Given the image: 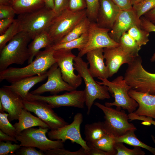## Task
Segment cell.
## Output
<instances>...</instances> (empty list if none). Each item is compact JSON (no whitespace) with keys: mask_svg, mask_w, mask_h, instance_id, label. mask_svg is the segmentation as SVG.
Wrapping results in <instances>:
<instances>
[{"mask_svg":"<svg viewBox=\"0 0 155 155\" xmlns=\"http://www.w3.org/2000/svg\"><path fill=\"white\" fill-rule=\"evenodd\" d=\"M54 52L46 48L40 51L28 65L21 68L10 67L0 71V82L5 80L11 83L22 79L44 74L56 63Z\"/></svg>","mask_w":155,"mask_h":155,"instance_id":"1","label":"cell"},{"mask_svg":"<svg viewBox=\"0 0 155 155\" xmlns=\"http://www.w3.org/2000/svg\"><path fill=\"white\" fill-rule=\"evenodd\" d=\"M31 39L28 34L21 31L9 42L0 51V71L12 64L22 65L28 60V44Z\"/></svg>","mask_w":155,"mask_h":155,"instance_id":"2","label":"cell"},{"mask_svg":"<svg viewBox=\"0 0 155 155\" xmlns=\"http://www.w3.org/2000/svg\"><path fill=\"white\" fill-rule=\"evenodd\" d=\"M74 61L75 70L83 79L85 84L84 90L85 104L87 108V114L88 115L95 100H103L111 98L108 88L105 85L99 84L94 80L89 71L88 63L84 61L82 57L76 56Z\"/></svg>","mask_w":155,"mask_h":155,"instance_id":"3","label":"cell"},{"mask_svg":"<svg viewBox=\"0 0 155 155\" xmlns=\"http://www.w3.org/2000/svg\"><path fill=\"white\" fill-rule=\"evenodd\" d=\"M141 57H134L128 64L124 79L131 88L155 95V73L146 70L142 65Z\"/></svg>","mask_w":155,"mask_h":155,"instance_id":"4","label":"cell"},{"mask_svg":"<svg viewBox=\"0 0 155 155\" xmlns=\"http://www.w3.org/2000/svg\"><path fill=\"white\" fill-rule=\"evenodd\" d=\"M57 16L53 10L45 6L33 11L19 15L17 19L22 31L27 33L33 39L42 32L47 31Z\"/></svg>","mask_w":155,"mask_h":155,"instance_id":"5","label":"cell"},{"mask_svg":"<svg viewBox=\"0 0 155 155\" xmlns=\"http://www.w3.org/2000/svg\"><path fill=\"white\" fill-rule=\"evenodd\" d=\"M101 82L96 81L101 85L106 86L109 92L113 94L115 101L112 102H106L105 105L111 107L115 106L117 108L126 110L129 113H133L138 107V104L128 94L129 90L132 89L127 83L123 76H119L111 82L107 79L98 78Z\"/></svg>","mask_w":155,"mask_h":155,"instance_id":"6","label":"cell"},{"mask_svg":"<svg viewBox=\"0 0 155 155\" xmlns=\"http://www.w3.org/2000/svg\"><path fill=\"white\" fill-rule=\"evenodd\" d=\"M94 104L104 114V123L107 133L114 137H117L128 131L137 130L133 123H129L128 115L124 111L121 110V108L115 109L97 102Z\"/></svg>","mask_w":155,"mask_h":155,"instance_id":"7","label":"cell"},{"mask_svg":"<svg viewBox=\"0 0 155 155\" xmlns=\"http://www.w3.org/2000/svg\"><path fill=\"white\" fill-rule=\"evenodd\" d=\"M86 16V9L72 11L67 9L57 16L47 31L52 44L58 43Z\"/></svg>","mask_w":155,"mask_h":155,"instance_id":"8","label":"cell"},{"mask_svg":"<svg viewBox=\"0 0 155 155\" xmlns=\"http://www.w3.org/2000/svg\"><path fill=\"white\" fill-rule=\"evenodd\" d=\"M48 127H39L38 128H30L25 129L15 138L20 142V146H28L36 148L44 152L58 148H63L64 145L61 140H52L46 135Z\"/></svg>","mask_w":155,"mask_h":155,"instance_id":"9","label":"cell"},{"mask_svg":"<svg viewBox=\"0 0 155 155\" xmlns=\"http://www.w3.org/2000/svg\"><path fill=\"white\" fill-rule=\"evenodd\" d=\"M27 100L43 101L49 104L53 108L61 106L82 108L85 104L84 91L76 90L61 95L56 94L47 96L32 94L29 92Z\"/></svg>","mask_w":155,"mask_h":155,"instance_id":"10","label":"cell"},{"mask_svg":"<svg viewBox=\"0 0 155 155\" xmlns=\"http://www.w3.org/2000/svg\"><path fill=\"white\" fill-rule=\"evenodd\" d=\"M83 121L82 113H77L74 117L73 121L70 124L48 131L47 133L49 139L52 140H61L63 143L67 140H69L72 143L80 145L86 153L89 151L90 148L86 141L82 137L80 131V125Z\"/></svg>","mask_w":155,"mask_h":155,"instance_id":"11","label":"cell"},{"mask_svg":"<svg viewBox=\"0 0 155 155\" xmlns=\"http://www.w3.org/2000/svg\"><path fill=\"white\" fill-rule=\"evenodd\" d=\"M110 30L99 27L96 22H91L88 31L87 42L84 48L79 51L78 56L82 57L88 52L95 49L119 46V43L109 36Z\"/></svg>","mask_w":155,"mask_h":155,"instance_id":"12","label":"cell"},{"mask_svg":"<svg viewBox=\"0 0 155 155\" xmlns=\"http://www.w3.org/2000/svg\"><path fill=\"white\" fill-rule=\"evenodd\" d=\"M23 104L24 108L34 113L48 125L51 130L57 129L68 124L46 102L37 100H23Z\"/></svg>","mask_w":155,"mask_h":155,"instance_id":"13","label":"cell"},{"mask_svg":"<svg viewBox=\"0 0 155 155\" xmlns=\"http://www.w3.org/2000/svg\"><path fill=\"white\" fill-rule=\"evenodd\" d=\"M54 56L60 69L63 80L75 89L82 82V78L74 72V60L75 57L71 50L55 51Z\"/></svg>","mask_w":155,"mask_h":155,"instance_id":"14","label":"cell"},{"mask_svg":"<svg viewBox=\"0 0 155 155\" xmlns=\"http://www.w3.org/2000/svg\"><path fill=\"white\" fill-rule=\"evenodd\" d=\"M48 72L47 82L30 93L40 95L49 92L51 94H56L63 91L69 92L76 90L63 80L60 69L57 63L49 68Z\"/></svg>","mask_w":155,"mask_h":155,"instance_id":"15","label":"cell"},{"mask_svg":"<svg viewBox=\"0 0 155 155\" xmlns=\"http://www.w3.org/2000/svg\"><path fill=\"white\" fill-rule=\"evenodd\" d=\"M135 25L140 26V20L133 8L129 9L121 10L109 32V35L114 40L119 43L122 35Z\"/></svg>","mask_w":155,"mask_h":155,"instance_id":"16","label":"cell"},{"mask_svg":"<svg viewBox=\"0 0 155 155\" xmlns=\"http://www.w3.org/2000/svg\"><path fill=\"white\" fill-rule=\"evenodd\" d=\"M23 99L10 89L3 86L0 88V101L4 111L8 113L10 122L18 119L22 110L24 108Z\"/></svg>","mask_w":155,"mask_h":155,"instance_id":"17","label":"cell"},{"mask_svg":"<svg viewBox=\"0 0 155 155\" xmlns=\"http://www.w3.org/2000/svg\"><path fill=\"white\" fill-rule=\"evenodd\" d=\"M105 64L109 71V77L116 73L123 64L131 62L134 57L123 51L119 46L103 48Z\"/></svg>","mask_w":155,"mask_h":155,"instance_id":"18","label":"cell"},{"mask_svg":"<svg viewBox=\"0 0 155 155\" xmlns=\"http://www.w3.org/2000/svg\"><path fill=\"white\" fill-rule=\"evenodd\" d=\"M121 10L111 0H100L96 22L99 27L111 30Z\"/></svg>","mask_w":155,"mask_h":155,"instance_id":"19","label":"cell"},{"mask_svg":"<svg viewBox=\"0 0 155 155\" xmlns=\"http://www.w3.org/2000/svg\"><path fill=\"white\" fill-rule=\"evenodd\" d=\"M128 94L138 104V109L133 113L155 119V95L132 89L129 90Z\"/></svg>","mask_w":155,"mask_h":155,"instance_id":"20","label":"cell"},{"mask_svg":"<svg viewBox=\"0 0 155 155\" xmlns=\"http://www.w3.org/2000/svg\"><path fill=\"white\" fill-rule=\"evenodd\" d=\"M86 55L90 65L88 69L92 76L94 78L108 79L109 77V71L104 63L103 49L92 50Z\"/></svg>","mask_w":155,"mask_h":155,"instance_id":"21","label":"cell"},{"mask_svg":"<svg viewBox=\"0 0 155 155\" xmlns=\"http://www.w3.org/2000/svg\"><path fill=\"white\" fill-rule=\"evenodd\" d=\"M48 71L43 74L28 77L16 81L10 85L4 86L20 96L24 100H26L29 91L35 85L47 78Z\"/></svg>","mask_w":155,"mask_h":155,"instance_id":"22","label":"cell"},{"mask_svg":"<svg viewBox=\"0 0 155 155\" xmlns=\"http://www.w3.org/2000/svg\"><path fill=\"white\" fill-rule=\"evenodd\" d=\"M18 120V122L13 125L16 129L17 135L25 129L35 126L49 128L39 117L33 115L30 111L24 108L22 110Z\"/></svg>","mask_w":155,"mask_h":155,"instance_id":"23","label":"cell"},{"mask_svg":"<svg viewBox=\"0 0 155 155\" xmlns=\"http://www.w3.org/2000/svg\"><path fill=\"white\" fill-rule=\"evenodd\" d=\"M28 45L30 57L28 60V64L33 60L34 57L40 50L47 48L53 44L46 31H43L37 35Z\"/></svg>","mask_w":155,"mask_h":155,"instance_id":"24","label":"cell"},{"mask_svg":"<svg viewBox=\"0 0 155 155\" xmlns=\"http://www.w3.org/2000/svg\"><path fill=\"white\" fill-rule=\"evenodd\" d=\"M11 5L18 15L33 11L45 6L44 0H15Z\"/></svg>","mask_w":155,"mask_h":155,"instance_id":"25","label":"cell"},{"mask_svg":"<svg viewBox=\"0 0 155 155\" xmlns=\"http://www.w3.org/2000/svg\"><path fill=\"white\" fill-rule=\"evenodd\" d=\"M107 133L104 122L98 121L87 124L84 127L85 140L87 142L96 141Z\"/></svg>","mask_w":155,"mask_h":155,"instance_id":"26","label":"cell"},{"mask_svg":"<svg viewBox=\"0 0 155 155\" xmlns=\"http://www.w3.org/2000/svg\"><path fill=\"white\" fill-rule=\"evenodd\" d=\"M88 40L87 32L78 38L64 43L53 44L46 48H48L54 51L60 49L71 50L76 49L80 51L85 46Z\"/></svg>","mask_w":155,"mask_h":155,"instance_id":"27","label":"cell"},{"mask_svg":"<svg viewBox=\"0 0 155 155\" xmlns=\"http://www.w3.org/2000/svg\"><path fill=\"white\" fill-rule=\"evenodd\" d=\"M89 147L95 148L116 155L117 152L114 148L115 143L114 137L107 133L100 139L91 142H87Z\"/></svg>","mask_w":155,"mask_h":155,"instance_id":"28","label":"cell"},{"mask_svg":"<svg viewBox=\"0 0 155 155\" xmlns=\"http://www.w3.org/2000/svg\"><path fill=\"white\" fill-rule=\"evenodd\" d=\"M91 22L87 16L85 17L57 43H64L78 38L88 32Z\"/></svg>","mask_w":155,"mask_h":155,"instance_id":"29","label":"cell"},{"mask_svg":"<svg viewBox=\"0 0 155 155\" xmlns=\"http://www.w3.org/2000/svg\"><path fill=\"white\" fill-rule=\"evenodd\" d=\"M119 43L122 49L127 54L133 57L139 55L138 52L141 46L127 32L121 36Z\"/></svg>","mask_w":155,"mask_h":155,"instance_id":"30","label":"cell"},{"mask_svg":"<svg viewBox=\"0 0 155 155\" xmlns=\"http://www.w3.org/2000/svg\"><path fill=\"white\" fill-rule=\"evenodd\" d=\"M114 139L115 142H121L133 146L140 147L147 150L155 155V148L141 141L137 138L134 131H128L121 136L114 137Z\"/></svg>","mask_w":155,"mask_h":155,"instance_id":"31","label":"cell"},{"mask_svg":"<svg viewBox=\"0 0 155 155\" xmlns=\"http://www.w3.org/2000/svg\"><path fill=\"white\" fill-rule=\"evenodd\" d=\"M20 23L17 19H14L13 22L5 30L0 36V51L16 35L21 32Z\"/></svg>","mask_w":155,"mask_h":155,"instance_id":"32","label":"cell"},{"mask_svg":"<svg viewBox=\"0 0 155 155\" xmlns=\"http://www.w3.org/2000/svg\"><path fill=\"white\" fill-rule=\"evenodd\" d=\"M127 32L141 46L145 45L149 41V32L135 25L129 29Z\"/></svg>","mask_w":155,"mask_h":155,"instance_id":"33","label":"cell"},{"mask_svg":"<svg viewBox=\"0 0 155 155\" xmlns=\"http://www.w3.org/2000/svg\"><path fill=\"white\" fill-rule=\"evenodd\" d=\"M121 142H115L114 148L116 151V155H144L145 152L141 147L134 146L133 149H130L126 147Z\"/></svg>","mask_w":155,"mask_h":155,"instance_id":"34","label":"cell"},{"mask_svg":"<svg viewBox=\"0 0 155 155\" xmlns=\"http://www.w3.org/2000/svg\"><path fill=\"white\" fill-rule=\"evenodd\" d=\"M8 115V113H0V129L5 133L15 137L17 135L16 129L9 121Z\"/></svg>","mask_w":155,"mask_h":155,"instance_id":"35","label":"cell"},{"mask_svg":"<svg viewBox=\"0 0 155 155\" xmlns=\"http://www.w3.org/2000/svg\"><path fill=\"white\" fill-rule=\"evenodd\" d=\"M155 7V0H144L132 6L138 18Z\"/></svg>","mask_w":155,"mask_h":155,"instance_id":"36","label":"cell"},{"mask_svg":"<svg viewBox=\"0 0 155 155\" xmlns=\"http://www.w3.org/2000/svg\"><path fill=\"white\" fill-rule=\"evenodd\" d=\"M99 0H86V16L91 22H96Z\"/></svg>","mask_w":155,"mask_h":155,"instance_id":"37","label":"cell"},{"mask_svg":"<svg viewBox=\"0 0 155 155\" xmlns=\"http://www.w3.org/2000/svg\"><path fill=\"white\" fill-rule=\"evenodd\" d=\"M43 152L46 155H87L85 150L82 147L77 151L74 152L61 148L50 150Z\"/></svg>","mask_w":155,"mask_h":155,"instance_id":"38","label":"cell"},{"mask_svg":"<svg viewBox=\"0 0 155 155\" xmlns=\"http://www.w3.org/2000/svg\"><path fill=\"white\" fill-rule=\"evenodd\" d=\"M20 146V144H12L11 141L0 142V155H7L9 153L13 154L18 149Z\"/></svg>","mask_w":155,"mask_h":155,"instance_id":"39","label":"cell"},{"mask_svg":"<svg viewBox=\"0 0 155 155\" xmlns=\"http://www.w3.org/2000/svg\"><path fill=\"white\" fill-rule=\"evenodd\" d=\"M17 155H44V152L40 150L38 151L35 147L22 146L15 152Z\"/></svg>","mask_w":155,"mask_h":155,"instance_id":"40","label":"cell"},{"mask_svg":"<svg viewBox=\"0 0 155 155\" xmlns=\"http://www.w3.org/2000/svg\"><path fill=\"white\" fill-rule=\"evenodd\" d=\"M140 27L149 33L151 32H155V24L146 19L144 16L140 18ZM150 60L152 62L155 61V52L153 54Z\"/></svg>","mask_w":155,"mask_h":155,"instance_id":"41","label":"cell"},{"mask_svg":"<svg viewBox=\"0 0 155 155\" xmlns=\"http://www.w3.org/2000/svg\"><path fill=\"white\" fill-rule=\"evenodd\" d=\"M16 14L11 5H0V20L13 18Z\"/></svg>","mask_w":155,"mask_h":155,"instance_id":"42","label":"cell"},{"mask_svg":"<svg viewBox=\"0 0 155 155\" xmlns=\"http://www.w3.org/2000/svg\"><path fill=\"white\" fill-rule=\"evenodd\" d=\"M86 0H69L67 9L72 11H78L86 9Z\"/></svg>","mask_w":155,"mask_h":155,"instance_id":"43","label":"cell"},{"mask_svg":"<svg viewBox=\"0 0 155 155\" xmlns=\"http://www.w3.org/2000/svg\"><path fill=\"white\" fill-rule=\"evenodd\" d=\"M69 0H54V11L57 15L68 8Z\"/></svg>","mask_w":155,"mask_h":155,"instance_id":"44","label":"cell"},{"mask_svg":"<svg viewBox=\"0 0 155 155\" xmlns=\"http://www.w3.org/2000/svg\"><path fill=\"white\" fill-rule=\"evenodd\" d=\"M121 10H127L132 8L131 0H111Z\"/></svg>","mask_w":155,"mask_h":155,"instance_id":"45","label":"cell"},{"mask_svg":"<svg viewBox=\"0 0 155 155\" xmlns=\"http://www.w3.org/2000/svg\"><path fill=\"white\" fill-rule=\"evenodd\" d=\"M13 18H4L0 20V34H3L14 20Z\"/></svg>","mask_w":155,"mask_h":155,"instance_id":"46","label":"cell"},{"mask_svg":"<svg viewBox=\"0 0 155 155\" xmlns=\"http://www.w3.org/2000/svg\"><path fill=\"white\" fill-rule=\"evenodd\" d=\"M90 150L87 153V155H112L108 152L92 147H89Z\"/></svg>","mask_w":155,"mask_h":155,"instance_id":"47","label":"cell"},{"mask_svg":"<svg viewBox=\"0 0 155 155\" xmlns=\"http://www.w3.org/2000/svg\"><path fill=\"white\" fill-rule=\"evenodd\" d=\"M10 141L18 143V141L15 137L8 135L0 130V141Z\"/></svg>","mask_w":155,"mask_h":155,"instance_id":"48","label":"cell"},{"mask_svg":"<svg viewBox=\"0 0 155 155\" xmlns=\"http://www.w3.org/2000/svg\"><path fill=\"white\" fill-rule=\"evenodd\" d=\"M143 16L155 24V7L146 13Z\"/></svg>","mask_w":155,"mask_h":155,"instance_id":"49","label":"cell"},{"mask_svg":"<svg viewBox=\"0 0 155 155\" xmlns=\"http://www.w3.org/2000/svg\"><path fill=\"white\" fill-rule=\"evenodd\" d=\"M45 6L46 7L53 10L54 5V0H44Z\"/></svg>","mask_w":155,"mask_h":155,"instance_id":"50","label":"cell"},{"mask_svg":"<svg viewBox=\"0 0 155 155\" xmlns=\"http://www.w3.org/2000/svg\"><path fill=\"white\" fill-rule=\"evenodd\" d=\"M142 120L144 121L150 122L151 124L155 126V121L153 120L152 118H151L146 116H143L142 118Z\"/></svg>","mask_w":155,"mask_h":155,"instance_id":"51","label":"cell"},{"mask_svg":"<svg viewBox=\"0 0 155 155\" xmlns=\"http://www.w3.org/2000/svg\"><path fill=\"white\" fill-rule=\"evenodd\" d=\"M11 0H0V5H11Z\"/></svg>","mask_w":155,"mask_h":155,"instance_id":"52","label":"cell"},{"mask_svg":"<svg viewBox=\"0 0 155 155\" xmlns=\"http://www.w3.org/2000/svg\"><path fill=\"white\" fill-rule=\"evenodd\" d=\"M132 6L137 4L144 0H131Z\"/></svg>","mask_w":155,"mask_h":155,"instance_id":"53","label":"cell"},{"mask_svg":"<svg viewBox=\"0 0 155 155\" xmlns=\"http://www.w3.org/2000/svg\"><path fill=\"white\" fill-rule=\"evenodd\" d=\"M141 123L143 125H150L151 124V123L150 122L146 121H144L142 123Z\"/></svg>","mask_w":155,"mask_h":155,"instance_id":"54","label":"cell"},{"mask_svg":"<svg viewBox=\"0 0 155 155\" xmlns=\"http://www.w3.org/2000/svg\"><path fill=\"white\" fill-rule=\"evenodd\" d=\"M11 0V1H12V2L13 1H14V0Z\"/></svg>","mask_w":155,"mask_h":155,"instance_id":"55","label":"cell"}]
</instances>
